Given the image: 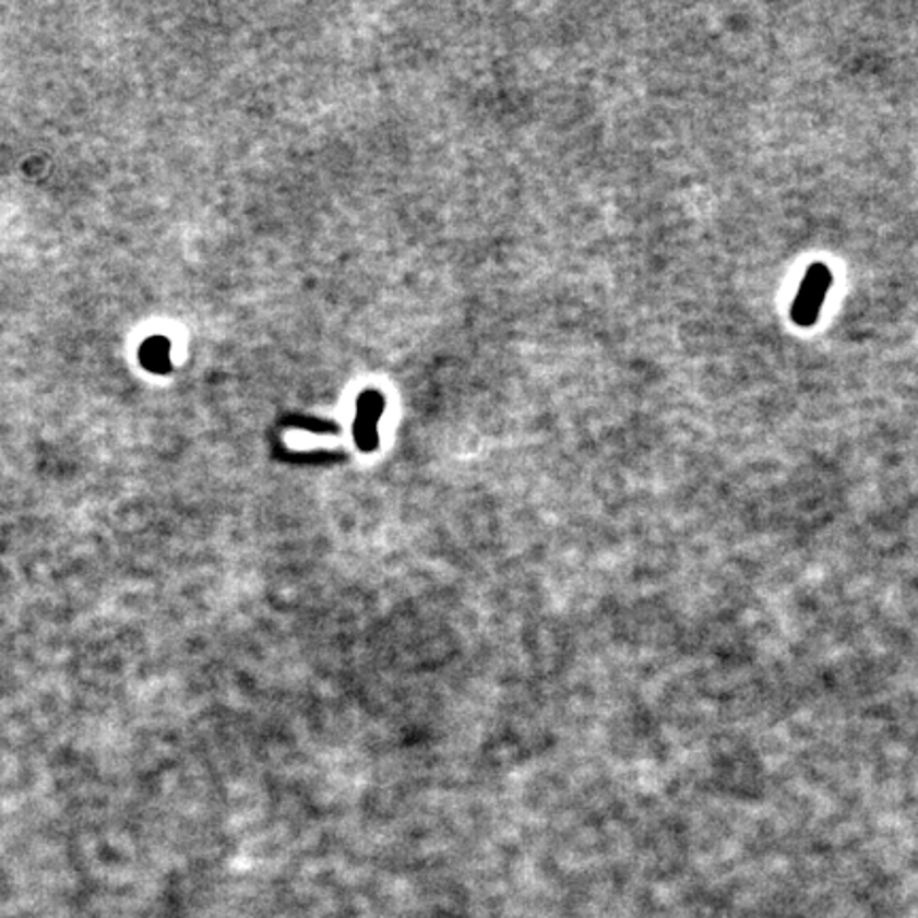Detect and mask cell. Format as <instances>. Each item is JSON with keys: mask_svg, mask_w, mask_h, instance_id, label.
<instances>
[{"mask_svg": "<svg viewBox=\"0 0 918 918\" xmlns=\"http://www.w3.org/2000/svg\"><path fill=\"white\" fill-rule=\"evenodd\" d=\"M832 271L825 264H812L799 285L791 305V320L801 327H810L819 320L827 291L832 287Z\"/></svg>", "mask_w": 918, "mask_h": 918, "instance_id": "obj_1", "label": "cell"}]
</instances>
